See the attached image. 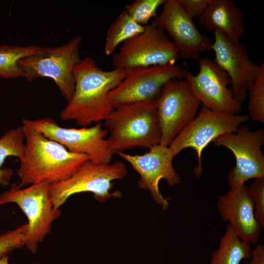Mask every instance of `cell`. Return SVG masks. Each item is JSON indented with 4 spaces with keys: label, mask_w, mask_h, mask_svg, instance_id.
I'll return each instance as SVG.
<instances>
[{
    "label": "cell",
    "mask_w": 264,
    "mask_h": 264,
    "mask_svg": "<svg viewBox=\"0 0 264 264\" xmlns=\"http://www.w3.org/2000/svg\"><path fill=\"white\" fill-rule=\"evenodd\" d=\"M27 226V223H25L15 229L0 234V258L25 245Z\"/></svg>",
    "instance_id": "25"
},
{
    "label": "cell",
    "mask_w": 264,
    "mask_h": 264,
    "mask_svg": "<svg viewBox=\"0 0 264 264\" xmlns=\"http://www.w3.org/2000/svg\"><path fill=\"white\" fill-rule=\"evenodd\" d=\"M241 264H249V263H248V262L247 260H243V263Z\"/></svg>",
    "instance_id": "30"
},
{
    "label": "cell",
    "mask_w": 264,
    "mask_h": 264,
    "mask_svg": "<svg viewBox=\"0 0 264 264\" xmlns=\"http://www.w3.org/2000/svg\"><path fill=\"white\" fill-rule=\"evenodd\" d=\"M22 123L60 143L69 151L86 155L91 162L109 164L114 154L110 150L106 138L108 132L100 122L89 128L80 129L62 127L49 117L22 119Z\"/></svg>",
    "instance_id": "9"
},
{
    "label": "cell",
    "mask_w": 264,
    "mask_h": 264,
    "mask_svg": "<svg viewBox=\"0 0 264 264\" xmlns=\"http://www.w3.org/2000/svg\"><path fill=\"white\" fill-rule=\"evenodd\" d=\"M217 147H223L234 154L236 165L227 176L230 188L251 178L264 177V129L251 131L248 126L239 127L233 132L225 133L213 141Z\"/></svg>",
    "instance_id": "11"
},
{
    "label": "cell",
    "mask_w": 264,
    "mask_h": 264,
    "mask_svg": "<svg viewBox=\"0 0 264 264\" xmlns=\"http://www.w3.org/2000/svg\"><path fill=\"white\" fill-rule=\"evenodd\" d=\"M40 46L0 45V77L10 79L23 77L18 62L35 52Z\"/></svg>",
    "instance_id": "22"
},
{
    "label": "cell",
    "mask_w": 264,
    "mask_h": 264,
    "mask_svg": "<svg viewBox=\"0 0 264 264\" xmlns=\"http://www.w3.org/2000/svg\"><path fill=\"white\" fill-rule=\"evenodd\" d=\"M123 80L109 93L115 108L121 105L155 100L167 82L185 78L188 71L176 64L125 70Z\"/></svg>",
    "instance_id": "12"
},
{
    "label": "cell",
    "mask_w": 264,
    "mask_h": 264,
    "mask_svg": "<svg viewBox=\"0 0 264 264\" xmlns=\"http://www.w3.org/2000/svg\"><path fill=\"white\" fill-rule=\"evenodd\" d=\"M187 15L192 19L199 18L207 7L210 0H179Z\"/></svg>",
    "instance_id": "27"
},
{
    "label": "cell",
    "mask_w": 264,
    "mask_h": 264,
    "mask_svg": "<svg viewBox=\"0 0 264 264\" xmlns=\"http://www.w3.org/2000/svg\"><path fill=\"white\" fill-rule=\"evenodd\" d=\"M50 184L45 181L23 188L18 184L12 183L8 190L0 195V206L15 203L26 216L28 226L24 246L33 253L36 252L39 243L50 233L53 221L61 216L60 208L54 207Z\"/></svg>",
    "instance_id": "5"
},
{
    "label": "cell",
    "mask_w": 264,
    "mask_h": 264,
    "mask_svg": "<svg viewBox=\"0 0 264 264\" xmlns=\"http://www.w3.org/2000/svg\"><path fill=\"white\" fill-rule=\"evenodd\" d=\"M251 251V244L241 240L227 224L209 264H241L242 260H249Z\"/></svg>",
    "instance_id": "19"
},
{
    "label": "cell",
    "mask_w": 264,
    "mask_h": 264,
    "mask_svg": "<svg viewBox=\"0 0 264 264\" xmlns=\"http://www.w3.org/2000/svg\"><path fill=\"white\" fill-rule=\"evenodd\" d=\"M115 154L129 162L138 173V186L148 190L154 201L163 210H166L169 202L159 191V181L165 179L170 187L181 182V177L173 165L175 156L169 146L157 144L150 147L149 151L143 154L131 155L123 152Z\"/></svg>",
    "instance_id": "13"
},
{
    "label": "cell",
    "mask_w": 264,
    "mask_h": 264,
    "mask_svg": "<svg viewBox=\"0 0 264 264\" xmlns=\"http://www.w3.org/2000/svg\"><path fill=\"white\" fill-rule=\"evenodd\" d=\"M249 189L254 204L255 217L264 227V177L254 178Z\"/></svg>",
    "instance_id": "26"
},
{
    "label": "cell",
    "mask_w": 264,
    "mask_h": 264,
    "mask_svg": "<svg viewBox=\"0 0 264 264\" xmlns=\"http://www.w3.org/2000/svg\"><path fill=\"white\" fill-rule=\"evenodd\" d=\"M82 38L77 36L57 47H40L20 59L18 65L24 77L31 82L39 77L52 79L62 96L69 102L75 88L73 70L81 60L80 47Z\"/></svg>",
    "instance_id": "4"
},
{
    "label": "cell",
    "mask_w": 264,
    "mask_h": 264,
    "mask_svg": "<svg viewBox=\"0 0 264 264\" xmlns=\"http://www.w3.org/2000/svg\"><path fill=\"white\" fill-rule=\"evenodd\" d=\"M110 150L117 152L160 144L161 132L156 99L117 106L104 120Z\"/></svg>",
    "instance_id": "3"
},
{
    "label": "cell",
    "mask_w": 264,
    "mask_h": 264,
    "mask_svg": "<svg viewBox=\"0 0 264 264\" xmlns=\"http://www.w3.org/2000/svg\"><path fill=\"white\" fill-rule=\"evenodd\" d=\"M219 215L237 236L250 244L256 243L263 228L255 215L254 204L249 187L242 183L231 187L219 198Z\"/></svg>",
    "instance_id": "17"
},
{
    "label": "cell",
    "mask_w": 264,
    "mask_h": 264,
    "mask_svg": "<svg viewBox=\"0 0 264 264\" xmlns=\"http://www.w3.org/2000/svg\"><path fill=\"white\" fill-rule=\"evenodd\" d=\"M165 1L135 0L132 3L126 5L124 10L135 22L146 26L151 18L157 16V9L160 5H163Z\"/></svg>",
    "instance_id": "24"
},
{
    "label": "cell",
    "mask_w": 264,
    "mask_h": 264,
    "mask_svg": "<svg viewBox=\"0 0 264 264\" xmlns=\"http://www.w3.org/2000/svg\"><path fill=\"white\" fill-rule=\"evenodd\" d=\"M73 74L74 93L61 111L60 118L74 120L83 127L104 120L114 109L109 93L123 80L125 70H103L93 59L88 56L75 66Z\"/></svg>",
    "instance_id": "1"
},
{
    "label": "cell",
    "mask_w": 264,
    "mask_h": 264,
    "mask_svg": "<svg viewBox=\"0 0 264 264\" xmlns=\"http://www.w3.org/2000/svg\"><path fill=\"white\" fill-rule=\"evenodd\" d=\"M200 104L185 79H173L165 84L156 99L160 144L169 146L195 118Z\"/></svg>",
    "instance_id": "10"
},
{
    "label": "cell",
    "mask_w": 264,
    "mask_h": 264,
    "mask_svg": "<svg viewBox=\"0 0 264 264\" xmlns=\"http://www.w3.org/2000/svg\"><path fill=\"white\" fill-rule=\"evenodd\" d=\"M179 54L167 35L152 23L140 34L123 43L112 56L114 68H132L176 64Z\"/></svg>",
    "instance_id": "8"
},
{
    "label": "cell",
    "mask_w": 264,
    "mask_h": 264,
    "mask_svg": "<svg viewBox=\"0 0 264 264\" xmlns=\"http://www.w3.org/2000/svg\"><path fill=\"white\" fill-rule=\"evenodd\" d=\"M127 174L121 161L113 164L98 163L88 160L69 178L50 184L54 207L59 209L71 196L82 192L93 193L94 198L104 202L111 198H119L120 191L111 192L112 181L123 179Z\"/></svg>",
    "instance_id": "6"
},
{
    "label": "cell",
    "mask_w": 264,
    "mask_h": 264,
    "mask_svg": "<svg viewBox=\"0 0 264 264\" xmlns=\"http://www.w3.org/2000/svg\"><path fill=\"white\" fill-rule=\"evenodd\" d=\"M24 148V134L23 126L12 129L6 132L0 138V184L6 186L9 184L13 171L10 169H1L7 157L14 156L19 159Z\"/></svg>",
    "instance_id": "21"
},
{
    "label": "cell",
    "mask_w": 264,
    "mask_h": 264,
    "mask_svg": "<svg viewBox=\"0 0 264 264\" xmlns=\"http://www.w3.org/2000/svg\"><path fill=\"white\" fill-rule=\"evenodd\" d=\"M198 65V73L188 72L185 79L200 103L215 111L238 114L242 104L228 88L231 82L227 73L208 58H199Z\"/></svg>",
    "instance_id": "15"
},
{
    "label": "cell",
    "mask_w": 264,
    "mask_h": 264,
    "mask_svg": "<svg viewBox=\"0 0 264 264\" xmlns=\"http://www.w3.org/2000/svg\"><path fill=\"white\" fill-rule=\"evenodd\" d=\"M145 28V26L135 22L123 10L106 32L104 47L105 54L107 56L113 55L120 44L140 34Z\"/></svg>",
    "instance_id": "20"
},
{
    "label": "cell",
    "mask_w": 264,
    "mask_h": 264,
    "mask_svg": "<svg viewBox=\"0 0 264 264\" xmlns=\"http://www.w3.org/2000/svg\"><path fill=\"white\" fill-rule=\"evenodd\" d=\"M213 50L215 62L228 75L234 97L242 103L247 91L255 81L261 65L249 59L245 47L239 40L229 38L219 31H214Z\"/></svg>",
    "instance_id": "16"
},
{
    "label": "cell",
    "mask_w": 264,
    "mask_h": 264,
    "mask_svg": "<svg viewBox=\"0 0 264 264\" xmlns=\"http://www.w3.org/2000/svg\"><path fill=\"white\" fill-rule=\"evenodd\" d=\"M249 119L248 115L215 111L202 105L198 114L174 139L169 147L175 156L184 149H193L198 159L194 172L199 177L202 173L201 154L204 148L220 136L236 132Z\"/></svg>",
    "instance_id": "7"
},
{
    "label": "cell",
    "mask_w": 264,
    "mask_h": 264,
    "mask_svg": "<svg viewBox=\"0 0 264 264\" xmlns=\"http://www.w3.org/2000/svg\"><path fill=\"white\" fill-rule=\"evenodd\" d=\"M257 77L247 91L249 119L264 124V63L261 65Z\"/></svg>",
    "instance_id": "23"
},
{
    "label": "cell",
    "mask_w": 264,
    "mask_h": 264,
    "mask_svg": "<svg viewBox=\"0 0 264 264\" xmlns=\"http://www.w3.org/2000/svg\"><path fill=\"white\" fill-rule=\"evenodd\" d=\"M198 19L199 24L206 30L220 32L234 40H239L243 33L242 12L231 0H210Z\"/></svg>",
    "instance_id": "18"
},
{
    "label": "cell",
    "mask_w": 264,
    "mask_h": 264,
    "mask_svg": "<svg viewBox=\"0 0 264 264\" xmlns=\"http://www.w3.org/2000/svg\"><path fill=\"white\" fill-rule=\"evenodd\" d=\"M9 257L8 255L0 258V264H10L9 263Z\"/></svg>",
    "instance_id": "29"
},
{
    "label": "cell",
    "mask_w": 264,
    "mask_h": 264,
    "mask_svg": "<svg viewBox=\"0 0 264 264\" xmlns=\"http://www.w3.org/2000/svg\"><path fill=\"white\" fill-rule=\"evenodd\" d=\"M249 264H264V246L258 244L252 250Z\"/></svg>",
    "instance_id": "28"
},
{
    "label": "cell",
    "mask_w": 264,
    "mask_h": 264,
    "mask_svg": "<svg viewBox=\"0 0 264 264\" xmlns=\"http://www.w3.org/2000/svg\"><path fill=\"white\" fill-rule=\"evenodd\" d=\"M152 23L168 34L185 59H199L201 53L211 50L213 42L199 31L179 0H166Z\"/></svg>",
    "instance_id": "14"
},
{
    "label": "cell",
    "mask_w": 264,
    "mask_h": 264,
    "mask_svg": "<svg viewBox=\"0 0 264 264\" xmlns=\"http://www.w3.org/2000/svg\"><path fill=\"white\" fill-rule=\"evenodd\" d=\"M24 148L16 174L21 188L47 181L65 180L88 160L85 154L69 151L32 127L22 124Z\"/></svg>",
    "instance_id": "2"
}]
</instances>
